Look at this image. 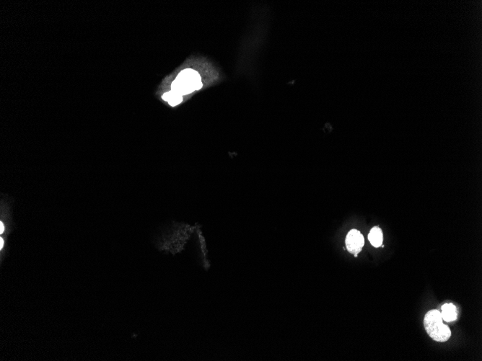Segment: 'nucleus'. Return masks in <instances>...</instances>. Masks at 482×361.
Listing matches in <instances>:
<instances>
[{
    "label": "nucleus",
    "mask_w": 482,
    "mask_h": 361,
    "mask_svg": "<svg viewBox=\"0 0 482 361\" xmlns=\"http://www.w3.org/2000/svg\"><path fill=\"white\" fill-rule=\"evenodd\" d=\"M443 321L441 312L436 309L429 311L424 316V329L435 341L445 342L451 337L450 328Z\"/></svg>",
    "instance_id": "obj_1"
},
{
    "label": "nucleus",
    "mask_w": 482,
    "mask_h": 361,
    "mask_svg": "<svg viewBox=\"0 0 482 361\" xmlns=\"http://www.w3.org/2000/svg\"><path fill=\"white\" fill-rule=\"evenodd\" d=\"M202 88L201 77L197 71L186 68L179 73L172 83V91L181 96H185Z\"/></svg>",
    "instance_id": "obj_2"
},
{
    "label": "nucleus",
    "mask_w": 482,
    "mask_h": 361,
    "mask_svg": "<svg viewBox=\"0 0 482 361\" xmlns=\"http://www.w3.org/2000/svg\"><path fill=\"white\" fill-rule=\"evenodd\" d=\"M346 247L348 251L357 257V254L361 251L365 244V239L363 234L357 230H352L348 233L345 240Z\"/></svg>",
    "instance_id": "obj_3"
},
{
    "label": "nucleus",
    "mask_w": 482,
    "mask_h": 361,
    "mask_svg": "<svg viewBox=\"0 0 482 361\" xmlns=\"http://www.w3.org/2000/svg\"><path fill=\"white\" fill-rule=\"evenodd\" d=\"M442 316L443 320L447 322L455 321L457 319L456 307L453 303H445L442 306Z\"/></svg>",
    "instance_id": "obj_4"
},
{
    "label": "nucleus",
    "mask_w": 482,
    "mask_h": 361,
    "mask_svg": "<svg viewBox=\"0 0 482 361\" xmlns=\"http://www.w3.org/2000/svg\"><path fill=\"white\" fill-rule=\"evenodd\" d=\"M368 239L373 247H379L383 244V231L379 227H373L368 234Z\"/></svg>",
    "instance_id": "obj_5"
},
{
    "label": "nucleus",
    "mask_w": 482,
    "mask_h": 361,
    "mask_svg": "<svg viewBox=\"0 0 482 361\" xmlns=\"http://www.w3.org/2000/svg\"><path fill=\"white\" fill-rule=\"evenodd\" d=\"M163 99L167 101L171 106H176L183 101V96L171 90L163 95Z\"/></svg>",
    "instance_id": "obj_6"
}]
</instances>
